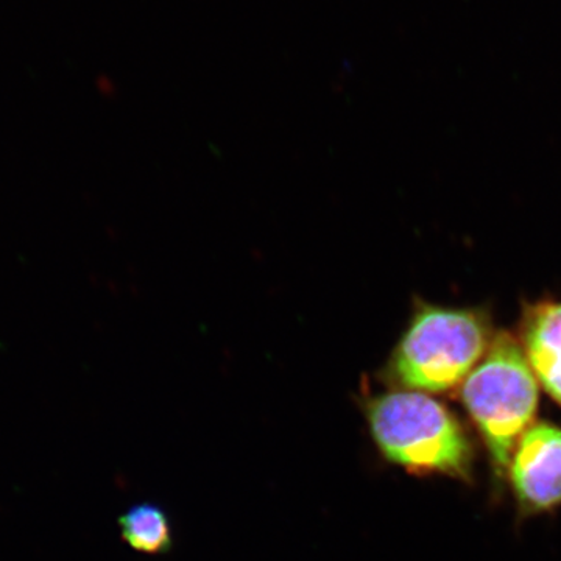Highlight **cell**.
I'll return each instance as SVG.
<instances>
[{"label": "cell", "mask_w": 561, "mask_h": 561, "mask_svg": "<svg viewBox=\"0 0 561 561\" xmlns=\"http://www.w3.org/2000/svg\"><path fill=\"white\" fill-rule=\"evenodd\" d=\"M119 526L122 537L136 551L162 553L171 549V526L165 513L157 505H135L121 516Z\"/></svg>", "instance_id": "obj_6"}, {"label": "cell", "mask_w": 561, "mask_h": 561, "mask_svg": "<svg viewBox=\"0 0 561 561\" xmlns=\"http://www.w3.org/2000/svg\"><path fill=\"white\" fill-rule=\"evenodd\" d=\"M511 479L523 511H551L561 504V430L551 423L530 426L516 445Z\"/></svg>", "instance_id": "obj_4"}, {"label": "cell", "mask_w": 561, "mask_h": 561, "mask_svg": "<svg viewBox=\"0 0 561 561\" xmlns=\"http://www.w3.org/2000/svg\"><path fill=\"white\" fill-rule=\"evenodd\" d=\"M460 397L494 468L505 474L538 408L537 376L522 343L507 332L494 334L485 356L461 383Z\"/></svg>", "instance_id": "obj_3"}, {"label": "cell", "mask_w": 561, "mask_h": 561, "mask_svg": "<svg viewBox=\"0 0 561 561\" xmlns=\"http://www.w3.org/2000/svg\"><path fill=\"white\" fill-rule=\"evenodd\" d=\"M493 337L486 312L421 305L391 354L390 378L421 393L451 390L474 370Z\"/></svg>", "instance_id": "obj_1"}, {"label": "cell", "mask_w": 561, "mask_h": 561, "mask_svg": "<svg viewBox=\"0 0 561 561\" xmlns=\"http://www.w3.org/2000/svg\"><path fill=\"white\" fill-rule=\"evenodd\" d=\"M519 335L531 370L552 400L561 405V302L526 305Z\"/></svg>", "instance_id": "obj_5"}, {"label": "cell", "mask_w": 561, "mask_h": 561, "mask_svg": "<svg viewBox=\"0 0 561 561\" xmlns=\"http://www.w3.org/2000/svg\"><path fill=\"white\" fill-rule=\"evenodd\" d=\"M368 424L379 451L413 472L468 478L472 451L459 421L421 391L398 390L373 398Z\"/></svg>", "instance_id": "obj_2"}]
</instances>
